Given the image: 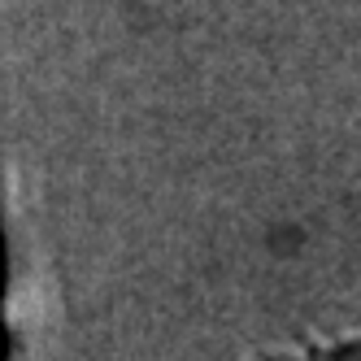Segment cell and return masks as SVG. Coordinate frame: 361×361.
Wrapping results in <instances>:
<instances>
[{
	"mask_svg": "<svg viewBox=\"0 0 361 361\" xmlns=\"http://www.w3.org/2000/svg\"><path fill=\"white\" fill-rule=\"evenodd\" d=\"M262 361H288V357H262Z\"/></svg>",
	"mask_w": 361,
	"mask_h": 361,
	"instance_id": "cell-2",
	"label": "cell"
},
{
	"mask_svg": "<svg viewBox=\"0 0 361 361\" xmlns=\"http://www.w3.org/2000/svg\"><path fill=\"white\" fill-rule=\"evenodd\" d=\"M314 361H318V357H314Z\"/></svg>",
	"mask_w": 361,
	"mask_h": 361,
	"instance_id": "cell-3",
	"label": "cell"
},
{
	"mask_svg": "<svg viewBox=\"0 0 361 361\" xmlns=\"http://www.w3.org/2000/svg\"><path fill=\"white\" fill-rule=\"evenodd\" d=\"M318 361H361V335H353V340H344V344L318 353Z\"/></svg>",
	"mask_w": 361,
	"mask_h": 361,
	"instance_id": "cell-1",
	"label": "cell"
}]
</instances>
